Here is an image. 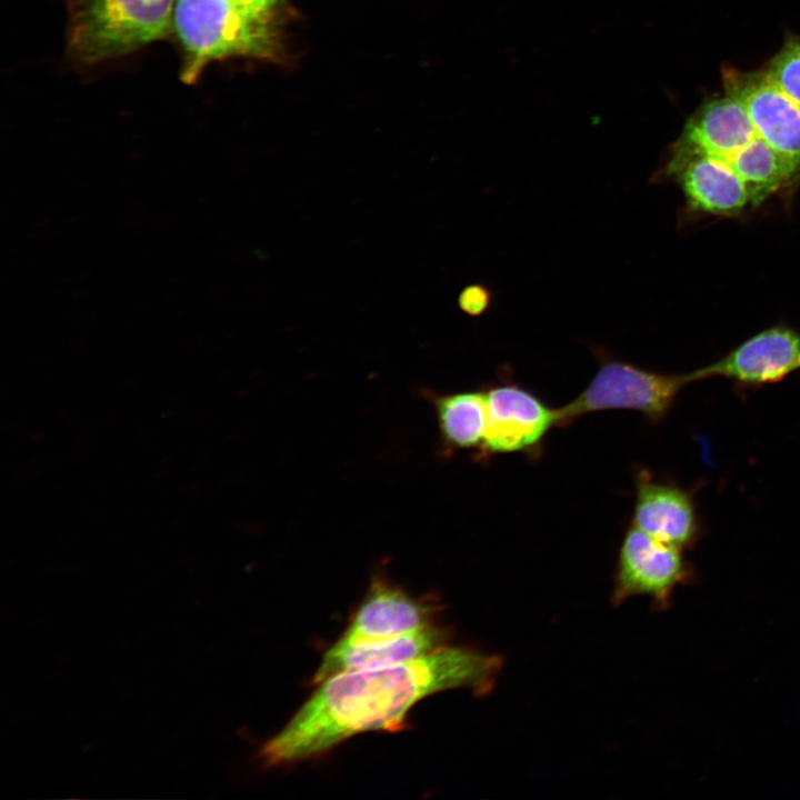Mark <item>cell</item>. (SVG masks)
Here are the masks:
<instances>
[{
  "mask_svg": "<svg viewBox=\"0 0 800 800\" xmlns=\"http://www.w3.org/2000/svg\"><path fill=\"white\" fill-rule=\"evenodd\" d=\"M798 370L800 331L780 323L748 338L690 376L693 382L720 377L747 389L780 382Z\"/></svg>",
  "mask_w": 800,
  "mask_h": 800,
  "instance_id": "ba28073f",
  "label": "cell"
},
{
  "mask_svg": "<svg viewBox=\"0 0 800 800\" xmlns=\"http://www.w3.org/2000/svg\"><path fill=\"white\" fill-rule=\"evenodd\" d=\"M490 291L481 284L466 287L458 299L460 309L470 316L483 313L490 306Z\"/></svg>",
  "mask_w": 800,
  "mask_h": 800,
  "instance_id": "2e32d148",
  "label": "cell"
},
{
  "mask_svg": "<svg viewBox=\"0 0 800 800\" xmlns=\"http://www.w3.org/2000/svg\"><path fill=\"white\" fill-rule=\"evenodd\" d=\"M448 638L449 632L437 624L380 639L342 636L323 654L312 683L346 671L383 668L424 657L447 646Z\"/></svg>",
  "mask_w": 800,
  "mask_h": 800,
  "instance_id": "8fae6325",
  "label": "cell"
},
{
  "mask_svg": "<svg viewBox=\"0 0 800 800\" xmlns=\"http://www.w3.org/2000/svg\"><path fill=\"white\" fill-rule=\"evenodd\" d=\"M599 367L589 384L570 402L558 408V428L591 412L631 410L649 422H661L680 391L693 382L690 372L669 374L618 360L596 348Z\"/></svg>",
  "mask_w": 800,
  "mask_h": 800,
  "instance_id": "277c9868",
  "label": "cell"
},
{
  "mask_svg": "<svg viewBox=\"0 0 800 800\" xmlns=\"http://www.w3.org/2000/svg\"><path fill=\"white\" fill-rule=\"evenodd\" d=\"M177 0H69L68 47L93 63L161 39L172 27Z\"/></svg>",
  "mask_w": 800,
  "mask_h": 800,
  "instance_id": "3957f363",
  "label": "cell"
},
{
  "mask_svg": "<svg viewBox=\"0 0 800 800\" xmlns=\"http://www.w3.org/2000/svg\"><path fill=\"white\" fill-rule=\"evenodd\" d=\"M437 604L417 599L382 578L371 581L343 636L353 639L396 637L434 624Z\"/></svg>",
  "mask_w": 800,
  "mask_h": 800,
  "instance_id": "7c38bea8",
  "label": "cell"
},
{
  "mask_svg": "<svg viewBox=\"0 0 800 800\" xmlns=\"http://www.w3.org/2000/svg\"><path fill=\"white\" fill-rule=\"evenodd\" d=\"M632 524L680 550L693 547L702 533L692 492L643 468L634 472Z\"/></svg>",
  "mask_w": 800,
  "mask_h": 800,
  "instance_id": "30bf717a",
  "label": "cell"
},
{
  "mask_svg": "<svg viewBox=\"0 0 800 800\" xmlns=\"http://www.w3.org/2000/svg\"><path fill=\"white\" fill-rule=\"evenodd\" d=\"M487 422L479 458L541 451L546 437L558 427V408L516 382H500L484 390Z\"/></svg>",
  "mask_w": 800,
  "mask_h": 800,
  "instance_id": "5b68a950",
  "label": "cell"
},
{
  "mask_svg": "<svg viewBox=\"0 0 800 800\" xmlns=\"http://www.w3.org/2000/svg\"><path fill=\"white\" fill-rule=\"evenodd\" d=\"M673 180L687 208L694 213L732 217L751 207L743 180L726 162L711 156L671 148L652 181Z\"/></svg>",
  "mask_w": 800,
  "mask_h": 800,
  "instance_id": "52a82bcc",
  "label": "cell"
},
{
  "mask_svg": "<svg viewBox=\"0 0 800 800\" xmlns=\"http://www.w3.org/2000/svg\"><path fill=\"white\" fill-rule=\"evenodd\" d=\"M727 92L744 104L757 134L800 176V104L766 72H727Z\"/></svg>",
  "mask_w": 800,
  "mask_h": 800,
  "instance_id": "9c48e42d",
  "label": "cell"
},
{
  "mask_svg": "<svg viewBox=\"0 0 800 800\" xmlns=\"http://www.w3.org/2000/svg\"><path fill=\"white\" fill-rule=\"evenodd\" d=\"M766 73L800 104V39H790L772 59Z\"/></svg>",
  "mask_w": 800,
  "mask_h": 800,
  "instance_id": "9a60e30c",
  "label": "cell"
},
{
  "mask_svg": "<svg viewBox=\"0 0 800 800\" xmlns=\"http://www.w3.org/2000/svg\"><path fill=\"white\" fill-rule=\"evenodd\" d=\"M172 27L184 50L181 78L187 83L197 80L212 60L263 57L274 47L268 16L237 0H177Z\"/></svg>",
  "mask_w": 800,
  "mask_h": 800,
  "instance_id": "7a4b0ae2",
  "label": "cell"
},
{
  "mask_svg": "<svg viewBox=\"0 0 800 800\" xmlns=\"http://www.w3.org/2000/svg\"><path fill=\"white\" fill-rule=\"evenodd\" d=\"M690 573L682 550L632 524L620 544L611 602L619 606L631 597L647 596L658 609H666L674 588L686 582Z\"/></svg>",
  "mask_w": 800,
  "mask_h": 800,
  "instance_id": "8992f818",
  "label": "cell"
},
{
  "mask_svg": "<svg viewBox=\"0 0 800 800\" xmlns=\"http://www.w3.org/2000/svg\"><path fill=\"white\" fill-rule=\"evenodd\" d=\"M758 137L749 113L736 96L728 93L704 104L686 123L677 149L701 152L727 164Z\"/></svg>",
  "mask_w": 800,
  "mask_h": 800,
  "instance_id": "4fadbf2b",
  "label": "cell"
},
{
  "mask_svg": "<svg viewBox=\"0 0 800 800\" xmlns=\"http://www.w3.org/2000/svg\"><path fill=\"white\" fill-rule=\"evenodd\" d=\"M237 1L256 13L268 16V11L276 0H237Z\"/></svg>",
  "mask_w": 800,
  "mask_h": 800,
  "instance_id": "e0dca14e",
  "label": "cell"
},
{
  "mask_svg": "<svg viewBox=\"0 0 800 800\" xmlns=\"http://www.w3.org/2000/svg\"><path fill=\"white\" fill-rule=\"evenodd\" d=\"M443 446L449 451L479 450L484 438V390L433 394Z\"/></svg>",
  "mask_w": 800,
  "mask_h": 800,
  "instance_id": "5bb4252c",
  "label": "cell"
},
{
  "mask_svg": "<svg viewBox=\"0 0 800 800\" xmlns=\"http://www.w3.org/2000/svg\"><path fill=\"white\" fill-rule=\"evenodd\" d=\"M502 659L470 648L443 646L403 663L346 671L318 683L312 696L260 750L262 762L280 766L320 756L367 731H399L420 700L450 689L489 693Z\"/></svg>",
  "mask_w": 800,
  "mask_h": 800,
  "instance_id": "6da1fadb",
  "label": "cell"
}]
</instances>
